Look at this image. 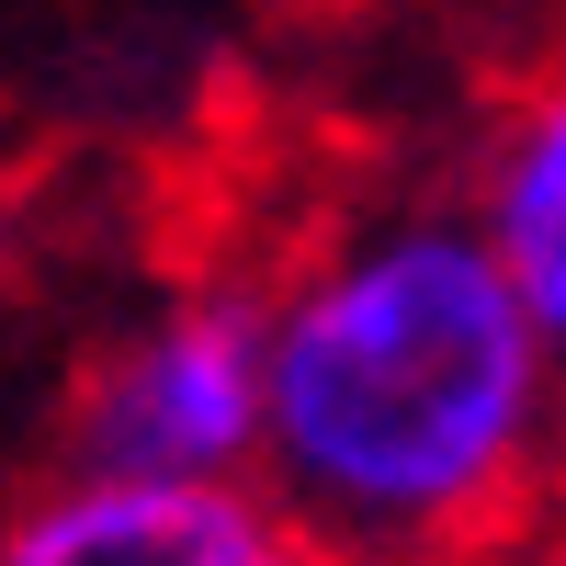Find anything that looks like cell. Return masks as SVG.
<instances>
[{"instance_id": "cell-3", "label": "cell", "mask_w": 566, "mask_h": 566, "mask_svg": "<svg viewBox=\"0 0 566 566\" xmlns=\"http://www.w3.org/2000/svg\"><path fill=\"white\" fill-rule=\"evenodd\" d=\"M0 566H352L272 476L45 464L0 522Z\"/></svg>"}, {"instance_id": "cell-1", "label": "cell", "mask_w": 566, "mask_h": 566, "mask_svg": "<svg viewBox=\"0 0 566 566\" xmlns=\"http://www.w3.org/2000/svg\"><path fill=\"white\" fill-rule=\"evenodd\" d=\"M261 295V476L352 566H464L566 499V340L464 193L328 205Z\"/></svg>"}, {"instance_id": "cell-5", "label": "cell", "mask_w": 566, "mask_h": 566, "mask_svg": "<svg viewBox=\"0 0 566 566\" xmlns=\"http://www.w3.org/2000/svg\"><path fill=\"white\" fill-rule=\"evenodd\" d=\"M464 566H566V522L544 510V522H522L510 544H488V555H464Z\"/></svg>"}, {"instance_id": "cell-2", "label": "cell", "mask_w": 566, "mask_h": 566, "mask_svg": "<svg viewBox=\"0 0 566 566\" xmlns=\"http://www.w3.org/2000/svg\"><path fill=\"white\" fill-rule=\"evenodd\" d=\"M272 431V295L261 272H193L80 340L57 386V464L114 476H261Z\"/></svg>"}, {"instance_id": "cell-4", "label": "cell", "mask_w": 566, "mask_h": 566, "mask_svg": "<svg viewBox=\"0 0 566 566\" xmlns=\"http://www.w3.org/2000/svg\"><path fill=\"white\" fill-rule=\"evenodd\" d=\"M464 205H476L488 250L510 261V283L533 295V317L566 340V69L522 80L510 103L476 125L464 148Z\"/></svg>"}]
</instances>
